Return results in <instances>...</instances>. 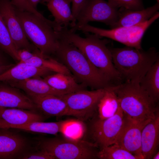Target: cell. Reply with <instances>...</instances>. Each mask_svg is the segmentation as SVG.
<instances>
[{"instance_id": "cell-18", "label": "cell", "mask_w": 159, "mask_h": 159, "mask_svg": "<svg viewBox=\"0 0 159 159\" xmlns=\"http://www.w3.org/2000/svg\"><path fill=\"white\" fill-rule=\"evenodd\" d=\"M53 72L47 69L36 67L25 62H19L17 65L0 74V81L6 82L44 77L52 74Z\"/></svg>"}, {"instance_id": "cell-30", "label": "cell", "mask_w": 159, "mask_h": 159, "mask_svg": "<svg viewBox=\"0 0 159 159\" xmlns=\"http://www.w3.org/2000/svg\"><path fill=\"white\" fill-rule=\"evenodd\" d=\"M114 6L117 8L137 10L144 9L142 0H108Z\"/></svg>"}, {"instance_id": "cell-27", "label": "cell", "mask_w": 159, "mask_h": 159, "mask_svg": "<svg viewBox=\"0 0 159 159\" xmlns=\"http://www.w3.org/2000/svg\"><path fill=\"white\" fill-rule=\"evenodd\" d=\"M97 157L100 159H141L115 143L100 148Z\"/></svg>"}, {"instance_id": "cell-36", "label": "cell", "mask_w": 159, "mask_h": 159, "mask_svg": "<svg viewBox=\"0 0 159 159\" xmlns=\"http://www.w3.org/2000/svg\"><path fill=\"white\" fill-rule=\"evenodd\" d=\"M30 5L34 9H37L38 3L41 1L43 2L44 0H27Z\"/></svg>"}, {"instance_id": "cell-11", "label": "cell", "mask_w": 159, "mask_h": 159, "mask_svg": "<svg viewBox=\"0 0 159 159\" xmlns=\"http://www.w3.org/2000/svg\"><path fill=\"white\" fill-rule=\"evenodd\" d=\"M9 129L0 128V159H22L36 148L27 138Z\"/></svg>"}, {"instance_id": "cell-10", "label": "cell", "mask_w": 159, "mask_h": 159, "mask_svg": "<svg viewBox=\"0 0 159 159\" xmlns=\"http://www.w3.org/2000/svg\"><path fill=\"white\" fill-rule=\"evenodd\" d=\"M125 120V116L120 107L112 116L95 120L90 130L93 143L100 148L115 144Z\"/></svg>"}, {"instance_id": "cell-2", "label": "cell", "mask_w": 159, "mask_h": 159, "mask_svg": "<svg viewBox=\"0 0 159 159\" xmlns=\"http://www.w3.org/2000/svg\"><path fill=\"white\" fill-rule=\"evenodd\" d=\"M54 54L82 85L97 90L113 85L76 47L59 35Z\"/></svg>"}, {"instance_id": "cell-31", "label": "cell", "mask_w": 159, "mask_h": 159, "mask_svg": "<svg viewBox=\"0 0 159 159\" xmlns=\"http://www.w3.org/2000/svg\"><path fill=\"white\" fill-rule=\"evenodd\" d=\"M11 2L14 7L19 11L31 12L40 17L43 16L32 7L27 0H11Z\"/></svg>"}, {"instance_id": "cell-32", "label": "cell", "mask_w": 159, "mask_h": 159, "mask_svg": "<svg viewBox=\"0 0 159 159\" xmlns=\"http://www.w3.org/2000/svg\"><path fill=\"white\" fill-rule=\"evenodd\" d=\"M22 159H54V158L44 150L37 148L26 153Z\"/></svg>"}, {"instance_id": "cell-35", "label": "cell", "mask_w": 159, "mask_h": 159, "mask_svg": "<svg viewBox=\"0 0 159 159\" xmlns=\"http://www.w3.org/2000/svg\"><path fill=\"white\" fill-rule=\"evenodd\" d=\"M14 65H15L13 64H9L6 65L0 64V74L3 73Z\"/></svg>"}, {"instance_id": "cell-9", "label": "cell", "mask_w": 159, "mask_h": 159, "mask_svg": "<svg viewBox=\"0 0 159 159\" xmlns=\"http://www.w3.org/2000/svg\"><path fill=\"white\" fill-rule=\"evenodd\" d=\"M120 14L118 8L105 0H88L76 19L75 26L70 29L75 32L79 27L90 21L103 23L111 28L117 21Z\"/></svg>"}, {"instance_id": "cell-33", "label": "cell", "mask_w": 159, "mask_h": 159, "mask_svg": "<svg viewBox=\"0 0 159 159\" xmlns=\"http://www.w3.org/2000/svg\"><path fill=\"white\" fill-rule=\"evenodd\" d=\"M39 52L38 49L32 52L26 49H21L18 50L17 53L20 62H25Z\"/></svg>"}, {"instance_id": "cell-6", "label": "cell", "mask_w": 159, "mask_h": 159, "mask_svg": "<svg viewBox=\"0 0 159 159\" xmlns=\"http://www.w3.org/2000/svg\"><path fill=\"white\" fill-rule=\"evenodd\" d=\"M37 148L47 152L54 159H92L97 158V146L92 142L56 137L38 138Z\"/></svg>"}, {"instance_id": "cell-20", "label": "cell", "mask_w": 159, "mask_h": 159, "mask_svg": "<svg viewBox=\"0 0 159 159\" xmlns=\"http://www.w3.org/2000/svg\"><path fill=\"white\" fill-rule=\"evenodd\" d=\"M0 118L9 125H19L33 122L43 121L44 117L37 111L0 107Z\"/></svg>"}, {"instance_id": "cell-14", "label": "cell", "mask_w": 159, "mask_h": 159, "mask_svg": "<svg viewBox=\"0 0 159 159\" xmlns=\"http://www.w3.org/2000/svg\"><path fill=\"white\" fill-rule=\"evenodd\" d=\"M7 84L0 83V107L37 111L35 104L29 97L18 89Z\"/></svg>"}, {"instance_id": "cell-7", "label": "cell", "mask_w": 159, "mask_h": 159, "mask_svg": "<svg viewBox=\"0 0 159 159\" xmlns=\"http://www.w3.org/2000/svg\"><path fill=\"white\" fill-rule=\"evenodd\" d=\"M159 17L158 11L146 21L131 26L118 27L105 29L88 24L78 28L77 30L84 33H91L100 37H105L121 43L126 46L142 49L141 41L147 29Z\"/></svg>"}, {"instance_id": "cell-1", "label": "cell", "mask_w": 159, "mask_h": 159, "mask_svg": "<svg viewBox=\"0 0 159 159\" xmlns=\"http://www.w3.org/2000/svg\"><path fill=\"white\" fill-rule=\"evenodd\" d=\"M85 33L81 37L67 27L63 28L60 36L78 48L90 62L114 85L122 82V77L114 65L111 53L106 44L108 41L102 39L95 34Z\"/></svg>"}, {"instance_id": "cell-16", "label": "cell", "mask_w": 159, "mask_h": 159, "mask_svg": "<svg viewBox=\"0 0 159 159\" xmlns=\"http://www.w3.org/2000/svg\"><path fill=\"white\" fill-rule=\"evenodd\" d=\"M5 82L13 87L22 90L30 97L48 95L59 97L63 95L40 77Z\"/></svg>"}, {"instance_id": "cell-26", "label": "cell", "mask_w": 159, "mask_h": 159, "mask_svg": "<svg viewBox=\"0 0 159 159\" xmlns=\"http://www.w3.org/2000/svg\"><path fill=\"white\" fill-rule=\"evenodd\" d=\"M25 62L36 67L49 69L56 73L71 75L70 72L62 63L49 57L39 52Z\"/></svg>"}, {"instance_id": "cell-23", "label": "cell", "mask_w": 159, "mask_h": 159, "mask_svg": "<svg viewBox=\"0 0 159 159\" xmlns=\"http://www.w3.org/2000/svg\"><path fill=\"white\" fill-rule=\"evenodd\" d=\"M72 120L53 122L35 121L22 125H9V128L54 135H56L59 132L63 134L67 126Z\"/></svg>"}, {"instance_id": "cell-8", "label": "cell", "mask_w": 159, "mask_h": 159, "mask_svg": "<svg viewBox=\"0 0 159 159\" xmlns=\"http://www.w3.org/2000/svg\"><path fill=\"white\" fill-rule=\"evenodd\" d=\"M104 93V88L88 91L80 90L60 96L65 101L68 116L84 121L93 115L97 110L98 103Z\"/></svg>"}, {"instance_id": "cell-21", "label": "cell", "mask_w": 159, "mask_h": 159, "mask_svg": "<svg viewBox=\"0 0 159 159\" xmlns=\"http://www.w3.org/2000/svg\"><path fill=\"white\" fill-rule=\"evenodd\" d=\"M48 9L54 18V21L64 27H74L76 21L70 7L71 0H49L47 2Z\"/></svg>"}, {"instance_id": "cell-17", "label": "cell", "mask_w": 159, "mask_h": 159, "mask_svg": "<svg viewBox=\"0 0 159 159\" xmlns=\"http://www.w3.org/2000/svg\"><path fill=\"white\" fill-rule=\"evenodd\" d=\"M157 0V2L153 6L142 10H134L120 8L119 18L111 28L133 26L148 20L158 12L159 1Z\"/></svg>"}, {"instance_id": "cell-37", "label": "cell", "mask_w": 159, "mask_h": 159, "mask_svg": "<svg viewBox=\"0 0 159 159\" xmlns=\"http://www.w3.org/2000/svg\"><path fill=\"white\" fill-rule=\"evenodd\" d=\"M3 52L0 50V64L3 65L9 64L6 63V58L3 54Z\"/></svg>"}, {"instance_id": "cell-5", "label": "cell", "mask_w": 159, "mask_h": 159, "mask_svg": "<svg viewBox=\"0 0 159 159\" xmlns=\"http://www.w3.org/2000/svg\"><path fill=\"white\" fill-rule=\"evenodd\" d=\"M110 49L114 67L125 81L139 83L159 59V53L153 47L147 51L127 46Z\"/></svg>"}, {"instance_id": "cell-28", "label": "cell", "mask_w": 159, "mask_h": 159, "mask_svg": "<svg viewBox=\"0 0 159 159\" xmlns=\"http://www.w3.org/2000/svg\"><path fill=\"white\" fill-rule=\"evenodd\" d=\"M0 50L20 62L16 49L0 14Z\"/></svg>"}, {"instance_id": "cell-38", "label": "cell", "mask_w": 159, "mask_h": 159, "mask_svg": "<svg viewBox=\"0 0 159 159\" xmlns=\"http://www.w3.org/2000/svg\"><path fill=\"white\" fill-rule=\"evenodd\" d=\"M152 159H159V152L157 151L156 153L153 156Z\"/></svg>"}, {"instance_id": "cell-4", "label": "cell", "mask_w": 159, "mask_h": 159, "mask_svg": "<svg viewBox=\"0 0 159 159\" xmlns=\"http://www.w3.org/2000/svg\"><path fill=\"white\" fill-rule=\"evenodd\" d=\"M15 10L27 39L44 55L54 54L57 47L59 32L63 27L44 16L20 11L15 8Z\"/></svg>"}, {"instance_id": "cell-15", "label": "cell", "mask_w": 159, "mask_h": 159, "mask_svg": "<svg viewBox=\"0 0 159 159\" xmlns=\"http://www.w3.org/2000/svg\"><path fill=\"white\" fill-rule=\"evenodd\" d=\"M159 143V113L148 122L143 129L141 151L143 159H152L158 151Z\"/></svg>"}, {"instance_id": "cell-24", "label": "cell", "mask_w": 159, "mask_h": 159, "mask_svg": "<svg viewBox=\"0 0 159 159\" xmlns=\"http://www.w3.org/2000/svg\"><path fill=\"white\" fill-rule=\"evenodd\" d=\"M104 88V94L98 103L97 110L98 118L104 119L114 115L120 107L113 86Z\"/></svg>"}, {"instance_id": "cell-29", "label": "cell", "mask_w": 159, "mask_h": 159, "mask_svg": "<svg viewBox=\"0 0 159 159\" xmlns=\"http://www.w3.org/2000/svg\"><path fill=\"white\" fill-rule=\"evenodd\" d=\"M84 127L82 121L73 120L67 126L63 134L67 138L79 140L84 132Z\"/></svg>"}, {"instance_id": "cell-25", "label": "cell", "mask_w": 159, "mask_h": 159, "mask_svg": "<svg viewBox=\"0 0 159 159\" xmlns=\"http://www.w3.org/2000/svg\"><path fill=\"white\" fill-rule=\"evenodd\" d=\"M141 88L152 97L159 98V59L148 69L139 82Z\"/></svg>"}, {"instance_id": "cell-34", "label": "cell", "mask_w": 159, "mask_h": 159, "mask_svg": "<svg viewBox=\"0 0 159 159\" xmlns=\"http://www.w3.org/2000/svg\"><path fill=\"white\" fill-rule=\"evenodd\" d=\"M88 0H71L72 3V12L74 18L76 21L78 14Z\"/></svg>"}, {"instance_id": "cell-19", "label": "cell", "mask_w": 159, "mask_h": 159, "mask_svg": "<svg viewBox=\"0 0 159 159\" xmlns=\"http://www.w3.org/2000/svg\"><path fill=\"white\" fill-rule=\"evenodd\" d=\"M30 98L38 110L47 116L58 117L68 115L67 104L60 96L48 95Z\"/></svg>"}, {"instance_id": "cell-12", "label": "cell", "mask_w": 159, "mask_h": 159, "mask_svg": "<svg viewBox=\"0 0 159 159\" xmlns=\"http://www.w3.org/2000/svg\"><path fill=\"white\" fill-rule=\"evenodd\" d=\"M0 14L17 50L34 51L24 33L11 0H0Z\"/></svg>"}, {"instance_id": "cell-13", "label": "cell", "mask_w": 159, "mask_h": 159, "mask_svg": "<svg viewBox=\"0 0 159 159\" xmlns=\"http://www.w3.org/2000/svg\"><path fill=\"white\" fill-rule=\"evenodd\" d=\"M150 120L138 122L126 117L124 125L115 143L132 154L143 159L141 151L142 132L144 126Z\"/></svg>"}, {"instance_id": "cell-39", "label": "cell", "mask_w": 159, "mask_h": 159, "mask_svg": "<svg viewBox=\"0 0 159 159\" xmlns=\"http://www.w3.org/2000/svg\"><path fill=\"white\" fill-rule=\"evenodd\" d=\"M49 0H44V2H47Z\"/></svg>"}, {"instance_id": "cell-22", "label": "cell", "mask_w": 159, "mask_h": 159, "mask_svg": "<svg viewBox=\"0 0 159 159\" xmlns=\"http://www.w3.org/2000/svg\"><path fill=\"white\" fill-rule=\"evenodd\" d=\"M44 77L43 79L46 82L63 95L85 90L86 87L78 83L71 75L56 73Z\"/></svg>"}, {"instance_id": "cell-3", "label": "cell", "mask_w": 159, "mask_h": 159, "mask_svg": "<svg viewBox=\"0 0 159 159\" xmlns=\"http://www.w3.org/2000/svg\"><path fill=\"white\" fill-rule=\"evenodd\" d=\"M113 88L127 118L144 122L154 118L159 112L158 101L143 90L139 82L125 81Z\"/></svg>"}]
</instances>
